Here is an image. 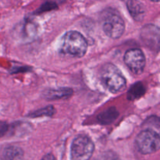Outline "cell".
<instances>
[{
  "label": "cell",
  "instance_id": "6da1fadb",
  "mask_svg": "<svg viewBox=\"0 0 160 160\" xmlns=\"http://www.w3.org/2000/svg\"><path fill=\"white\" fill-rule=\"evenodd\" d=\"M100 79L103 85L112 93H117L125 88L126 78L114 64L106 63L100 71Z\"/></svg>",
  "mask_w": 160,
  "mask_h": 160
},
{
  "label": "cell",
  "instance_id": "7a4b0ae2",
  "mask_svg": "<svg viewBox=\"0 0 160 160\" xmlns=\"http://www.w3.org/2000/svg\"><path fill=\"white\" fill-rule=\"evenodd\" d=\"M88 49V42L85 38L75 31L65 34L61 41L60 51L62 53L74 57H82Z\"/></svg>",
  "mask_w": 160,
  "mask_h": 160
},
{
  "label": "cell",
  "instance_id": "3957f363",
  "mask_svg": "<svg viewBox=\"0 0 160 160\" xmlns=\"http://www.w3.org/2000/svg\"><path fill=\"white\" fill-rule=\"evenodd\" d=\"M95 150L92 141L88 136L81 134L74 138L70 148L71 160H90Z\"/></svg>",
  "mask_w": 160,
  "mask_h": 160
},
{
  "label": "cell",
  "instance_id": "277c9868",
  "mask_svg": "<svg viewBox=\"0 0 160 160\" xmlns=\"http://www.w3.org/2000/svg\"><path fill=\"white\" fill-rule=\"evenodd\" d=\"M135 145L139 152L143 155L156 152L160 147L159 133L147 129L142 131L136 138Z\"/></svg>",
  "mask_w": 160,
  "mask_h": 160
},
{
  "label": "cell",
  "instance_id": "5b68a950",
  "mask_svg": "<svg viewBox=\"0 0 160 160\" xmlns=\"http://www.w3.org/2000/svg\"><path fill=\"white\" fill-rule=\"evenodd\" d=\"M103 31L109 38L116 39L123 35L125 31V23L119 15L112 13L108 16L103 23Z\"/></svg>",
  "mask_w": 160,
  "mask_h": 160
},
{
  "label": "cell",
  "instance_id": "8992f818",
  "mask_svg": "<svg viewBox=\"0 0 160 160\" xmlns=\"http://www.w3.org/2000/svg\"><path fill=\"white\" fill-rule=\"evenodd\" d=\"M124 62L133 73L141 74L144 71L146 59L142 50L139 48H132L125 53Z\"/></svg>",
  "mask_w": 160,
  "mask_h": 160
},
{
  "label": "cell",
  "instance_id": "52a82bcc",
  "mask_svg": "<svg viewBox=\"0 0 160 160\" xmlns=\"http://www.w3.org/2000/svg\"><path fill=\"white\" fill-rule=\"evenodd\" d=\"M141 39L144 43L152 49H159V31L157 27L148 24L143 28L141 32Z\"/></svg>",
  "mask_w": 160,
  "mask_h": 160
},
{
  "label": "cell",
  "instance_id": "ba28073f",
  "mask_svg": "<svg viewBox=\"0 0 160 160\" xmlns=\"http://www.w3.org/2000/svg\"><path fill=\"white\" fill-rule=\"evenodd\" d=\"M47 99H65L73 95V90L69 88H59L57 89H48L43 93Z\"/></svg>",
  "mask_w": 160,
  "mask_h": 160
},
{
  "label": "cell",
  "instance_id": "9c48e42d",
  "mask_svg": "<svg viewBox=\"0 0 160 160\" xmlns=\"http://www.w3.org/2000/svg\"><path fill=\"white\" fill-rule=\"evenodd\" d=\"M1 156L3 160H21L23 152L20 147L9 145L3 148Z\"/></svg>",
  "mask_w": 160,
  "mask_h": 160
},
{
  "label": "cell",
  "instance_id": "30bf717a",
  "mask_svg": "<svg viewBox=\"0 0 160 160\" xmlns=\"http://www.w3.org/2000/svg\"><path fill=\"white\" fill-rule=\"evenodd\" d=\"M128 9L135 20H142L145 14V8L143 3L138 1H130L128 2Z\"/></svg>",
  "mask_w": 160,
  "mask_h": 160
},
{
  "label": "cell",
  "instance_id": "8fae6325",
  "mask_svg": "<svg viewBox=\"0 0 160 160\" xmlns=\"http://www.w3.org/2000/svg\"><path fill=\"white\" fill-rule=\"evenodd\" d=\"M118 116L119 113L117 109L114 107H112L100 113L97 117V120L101 124L108 125L115 121Z\"/></svg>",
  "mask_w": 160,
  "mask_h": 160
},
{
  "label": "cell",
  "instance_id": "7c38bea8",
  "mask_svg": "<svg viewBox=\"0 0 160 160\" xmlns=\"http://www.w3.org/2000/svg\"><path fill=\"white\" fill-rule=\"evenodd\" d=\"M145 93V88L142 82L133 84L128 92V98L131 101L141 98Z\"/></svg>",
  "mask_w": 160,
  "mask_h": 160
},
{
  "label": "cell",
  "instance_id": "4fadbf2b",
  "mask_svg": "<svg viewBox=\"0 0 160 160\" xmlns=\"http://www.w3.org/2000/svg\"><path fill=\"white\" fill-rule=\"evenodd\" d=\"M55 113V109L52 106H48L47 107L40 109L35 112L30 114L31 117H52Z\"/></svg>",
  "mask_w": 160,
  "mask_h": 160
},
{
  "label": "cell",
  "instance_id": "5bb4252c",
  "mask_svg": "<svg viewBox=\"0 0 160 160\" xmlns=\"http://www.w3.org/2000/svg\"><path fill=\"white\" fill-rule=\"evenodd\" d=\"M13 125L8 124L6 122H0V138L13 131Z\"/></svg>",
  "mask_w": 160,
  "mask_h": 160
},
{
  "label": "cell",
  "instance_id": "9a60e30c",
  "mask_svg": "<svg viewBox=\"0 0 160 160\" xmlns=\"http://www.w3.org/2000/svg\"><path fill=\"white\" fill-rule=\"evenodd\" d=\"M42 160H56V159L52 154H47L42 158Z\"/></svg>",
  "mask_w": 160,
  "mask_h": 160
}]
</instances>
